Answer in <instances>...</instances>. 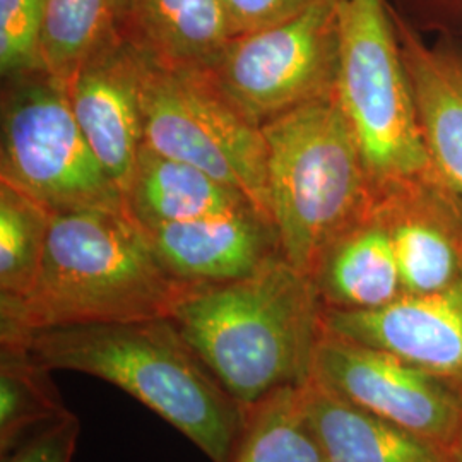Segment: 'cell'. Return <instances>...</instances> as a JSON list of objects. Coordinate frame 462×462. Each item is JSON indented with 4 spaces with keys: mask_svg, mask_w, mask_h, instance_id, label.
I'll return each mask as SVG.
<instances>
[{
    "mask_svg": "<svg viewBox=\"0 0 462 462\" xmlns=\"http://www.w3.org/2000/svg\"><path fill=\"white\" fill-rule=\"evenodd\" d=\"M447 456H448V461L450 462H462V423L452 444L447 448Z\"/></svg>",
    "mask_w": 462,
    "mask_h": 462,
    "instance_id": "obj_26",
    "label": "cell"
},
{
    "mask_svg": "<svg viewBox=\"0 0 462 462\" xmlns=\"http://www.w3.org/2000/svg\"><path fill=\"white\" fill-rule=\"evenodd\" d=\"M45 0H0V69L4 76L43 70Z\"/></svg>",
    "mask_w": 462,
    "mask_h": 462,
    "instance_id": "obj_23",
    "label": "cell"
},
{
    "mask_svg": "<svg viewBox=\"0 0 462 462\" xmlns=\"http://www.w3.org/2000/svg\"><path fill=\"white\" fill-rule=\"evenodd\" d=\"M2 182L51 215L125 202L84 137L66 84L47 72L26 78L4 101Z\"/></svg>",
    "mask_w": 462,
    "mask_h": 462,
    "instance_id": "obj_7",
    "label": "cell"
},
{
    "mask_svg": "<svg viewBox=\"0 0 462 462\" xmlns=\"http://www.w3.org/2000/svg\"><path fill=\"white\" fill-rule=\"evenodd\" d=\"M70 413L50 370L16 341H0V452L2 456Z\"/></svg>",
    "mask_w": 462,
    "mask_h": 462,
    "instance_id": "obj_20",
    "label": "cell"
},
{
    "mask_svg": "<svg viewBox=\"0 0 462 462\" xmlns=\"http://www.w3.org/2000/svg\"><path fill=\"white\" fill-rule=\"evenodd\" d=\"M324 329L389 351L462 391V280L372 310L324 309Z\"/></svg>",
    "mask_w": 462,
    "mask_h": 462,
    "instance_id": "obj_10",
    "label": "cell"
},
{
    "mask_svg": "<svg viewBox=\"0 0 462 462\" xmlns=\"http://www.w3.org/2000/svg\"><path fill=\"white\" fill-rule=\"evenodd\" d=\"M337 99L379 194L437 177L423 144L391 5L339 0Z\"/></svg>",
    "mask_w": 462,
    "mask_h": 462,
    "instance_id": "obj_5",
    "label": "cell"
},
{
    "mask_svg": "<svg viewBox=\"0 0 462 462\" xmlns=\"http://www.w3.org/2000/svg\"><path fill=\"white\" fill-rule=\"evenodd\" d=\"M79 420L69 413L45 429L34 431L2 456V462H70L79 439Z\"/></svg>",
    "mask_w": 462,
    "mask_h": 462,
    "instance_id": "obj_24",
    "label": "cell"
},
{
    "mask_svg": "<svg viewBox=\"0 0 462 462\" xmlns=\"http://www.w3.org/2000/svg\"><path fill=\"white\" fill-rule=\"evenodd\" d=\"M391 14L430 165L462 196V51L429 45L393 7Z\"/></svg>",
    "mask_w": 462,
    "mask_h": 462,
    "instance_id": "obj_14",
    "label": "cell"
},
{
    "mask_svg": "<svg viewBox=\"0 0 462 462\" xmlns=\"http://www.w3.org/2000/svg\"><path fill=\"white\" fill-rule=\"evenodd\" d=\"M404 295H427L462 280V196L439 177L379 194Z\"/></svg>",
    "mask_w": 462,
    "mask_h": 462,
    "instance_id": "obj_11",
    "label": "cell"
},
{
    "mask_svg": "<svg viewBox=\"0 0 462 462\" xmlns=\"http://www.w3.org/2000/svg\"><path fill=\"white\" fill-rule=\"evenodd\" d=\"M51 213L9 183L0 185V301L26 297L38 278Z\"/></svg>",
    "mask_w": 462,
    "mask_h": 462,
    "instance_id": "obj_22",
    "label": "cell"
},
{
    "mask_svg": "<svg viewBox=\"0 0 462 462\" xmlns=\"http://www.w3.org/2000/svg\"><path fill=\"white\" fill-rule=\"evenodd\" d=\"M120 36L151 60L211 70L238 36L223 0H118Z\"/></svg>",
    "mask_w": 462,
    "mask_h": 462,
    "instance_id": "obj_15",
    "label": "cell"
},
{
    "mask_svg": "<svg viewBox=\"0 0 462 462\" xmlns=\"http://www.w3.org/2000/svg\"><path fill=\"white\" fill-rule=\"evenodd\" d=\"M281 255L307 276L341 236L375 215L379 189L337 95L261 125Z\"/></svg>",
    "mask_w": 462,
    "mask_h": 462,
    "instance_id": "obj_4",
    "label": "cell"
},
{
    "mask_svg": "<svg viewBox=\"0 0 462 462\" xmlns=\"http://www.w3.org/2000/svg\"><path fill=\"white\" fill-rule=\"evenodd\" d=\"M166 267L190 284H219L280 255L274 228L254 211L204 216L148 230Z\"/></svg>",
    "mask_w": 462,
    "mask_h": 462,
    "instance_id": "obj_13",
    "label": "cell"
},
{
    "mask_svg": "<svg viewBox=\"0 0 462 462\" xmlns=\"http://www.w3.org/2000/svg\"><path fill=\"white\" fill-rule=\"evenodd\" d=\"M236 34L284 23L324 0H223Z\"/></svg>",
    "mask_w": 462,
    "mask_h": 462,
    "instance_id": "obj_25",
    "label": "cell"
},
{
    "mask_svg": "<svg viewBox=\"0 0 462 462\" xmlns=\"http://www.w3.org/2000/svg\"><path fill=\"white\" fill-rule=\"evenodd\" d=\"M196 286L166 267L127 202L57 213L32 291L0 301V337L171 317Z\"/></svg>",
    "mask_w": 462,
    "mask_h": 462,
    "instance_id": "obj_1",
    "label": "cell"
},
{
    "mask_svg": "<svg viewBox=\"0 0 462 462\" xmlns=\"http://www.w3.org/2000/svg\"><path fill=\"white\" fill-rule=\"evenodd\" d=\"M16 341L42 366L106 380L179 430L213 462H230L245 410L170 317L34 330Z\"/></svg>",
    "mask_w": 462,
    "mask_h": 462,
    "instance_id": "obj_3",
    "label": "cell"
},
{
    "mask_svg": "<svg viewBox=\"0 0 462 462\" xmlns=\"http://www.w3.org/2000/svg\"><path fill=\"white\" fill-rule=\"evenodd\" d=\"M120 38L118 0H45L43 72L66 84Z\"/></svg>",
    "mask_w": 462,
    "mask_h": 462,
    "instance_id": "obj_19",
    "label": "cell"
},
{
    "mask_svg": "<svg viewBox=\"0 0 462 462\" xmlns=\"http://www.w3.org/2000/svg\"><path fill=\"white\" fill-rule=\"evenodd\" d=\"M312 379L444 450L461 427V389L389 351L326 329L315 349Z\"/></svg>",
    "mask_w": 462,
    "mask_h": 462,
    "instance_id": "obj_9",
    "label": "cell"
},
{
    "mask_svg": "<svg viewBox=\"0 0 462 462\" xmlns=\"http://www.w3.org/2000/svg\"><path fill=\"white\" fill-rule=\"evenodd\" d=\"M137 55L144 143L240 192L273 226L263 127L221 91L208 70L171 69L141 51Z\"/></svg>",
    "mask_w": 462,
    "mask_h": 462,
    "instance_id": "obj_6",
    "label": "cell"
},
{
    "mask_svg": "<svg viewBox=\"0 0 462 462\" xmlns=\"http://www.w3.org/2000/svg\"><path fill=\"white\" fill-rule=\"evenodd\" d=\"M300 399L328 462H450L442 447L347 402L312 377L300 385Z\"/></svg>",
    "mask_w": 462,
    "mask_h": 462,
    "instance_id": "obj_16",
    "label": "cell"
},
{
    "mask_svg": "<svg viewBox=\"0 0 462 462\" xmlns=\"http://www.w3.org/2000/svg\"><path fill=\"white\" fill-rule=\"evenodd\" d=\"M208 72L257 125L336 95L339 0L319 2L284 23L238 34Z\"/></svg>",
    "mask_w": 462,
    "mask_h": 462,
    "instance_id": "obj_8",
    "label": "cell"
},
{
    "mask_svg": "<svg viewBox=\"0 0 462 462\" xmlns=\"http://www.w3.org/2000/svg\"><path fill=\"white\" fill-rule=\"evenodd\" d=\"M170 319L244 410L310 379L324 334L314 280L281 254L245 278L199 284Z\"/></svg>",
    "mask_w": 462,
    "mask_h": 462,
    "instance_id": "obj_2",
    "label": "cell"
},
{
    "mask_svg": "<svg viewBox=\"0 0 462 462\" xmlns=\"http://www.w3.org/2000/svg\"><path fill=\"white\" fill-rule=\"evenodd\" d=\"M230 462H328L301 410L300 387H286L245 410Z\"/></svg>",
    "mask_w": 462,
    "mask_h": 462,
    "instance_id": "obj_21",
    "label": "cell"
},
{
    "mask_svg": "<svg viewBox=\"0 0 462 462\" xmlns=\"http://www.w3.org/2000/svg\"><path fill=\"white\" fill-rule=\"evenodd\" d=\"M312 280L330 310H372L404 295L393 240L377 209L326 252Z\"/></svg>",
    "mask_w": 462,
    "mask_h": 462,
    "instance_id": "obj_17",
    "label": "cell"
},
{
    "mask_svg": "<svg viewBox=\"0 0 462 462\" xmlns=\"http://www.w3.org/2000/svg\"><path fill=\"white\" fill-rule=\"evenodd\" d=\"M66 89L84 137L125 198L144 146L137 50L116 40L91 57Z\"/></svg>",
    "mask_w": 462,
    "mask_h": 462,
    "instance_id": "obj_12",
    "label": "cell"
},
{
    "mask_svg": "<svg viewBox=\"0 0 462 462\" xmlns=\"http://www.w3.org/2000/svg\"><path fill=\"white\" fill-rule=\"evenodd\" d=\"M125 202L146 230L204 216L254 211L240 192L198 166L149 148L146 143L139 152Z\"/></svg>",
    "mask_w": 462,
    "mask_h": 462,
    "instance_id": "obj_18",
    "label": "cell"
}]
</instances>
